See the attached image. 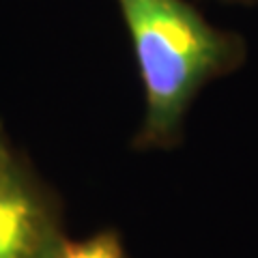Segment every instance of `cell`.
Segmentation results:
<instances>
[{"instance_id": "cell-1", "label": "cell", "mask_w": 258, "mask_h": 258, "mask_svg": "<svg viewBox=\"0 0 258 258\" xmlns=\"http://www.w3.org/2000/svg\"><path fill=\"white\" fill-rule=\"evenodd\" d=\"M134 45L144 120L136 151L174 149L200 88L243 67L247 43L239 32L215 28L189 0H116Z\"/></svg>"}, {"instance_id": "cell-2", "label": "cell", "mask_w": 258, "mask_h": 258, "mask_svg": "<svg viewBox=\"0 0 258 258\" xmlns=\"http://www.w3.org/2000/svg\"><path fill=\"white\" fill-rule=\"evenodd\" d=\"M62 203L0 123V258H56Z\"/></svg>"}, {"instance_id": "cell-3", "label": "cell", "mask_w": 258, "mask_h": 258, "mask_svg": "<svg viewBox=\"0 0 258 258\" xmlns=\"http://www.w3.org/2000/svg\"><path fill=\"white\" fill-rule=\"evenodd\" d=\"M56 258H129L123 235L114 228H106L88 239H64Z\"/></svg>"}, {"instance_id": "cell-4", "label": "cell", "mask_w": 258, "mask_h": 258, "mask_svg": "<svg viewBox=\"0 0 258 258\" xmlns=\"http://www.w3.org/2000/svg\"><path fill=\"white\" fill-rule=\"evenodd\" d=\"M224 5H258V0H220Z\"/></svg>"}]
</instances>
